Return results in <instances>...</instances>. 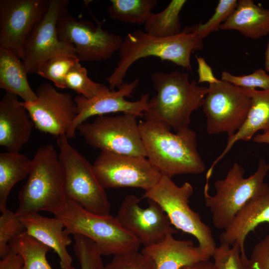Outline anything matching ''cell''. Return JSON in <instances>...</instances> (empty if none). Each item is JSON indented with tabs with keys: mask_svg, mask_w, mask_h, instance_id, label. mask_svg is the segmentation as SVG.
I'll use <instances>...</instances> for the list:
<instances>
[{
	"mask_svg": "<svg viewBox=\"0 0 269 269\" xmlns=\"http://www.w3.org/2000/svg\"><path fill=\"white\" fill-rule=\"evenodd\" d=\"M147 200L148 206L142 208L136 196H126L115 217L121 226L144 247L158 244L168 235L177 233L160 206L152 200Z\"/></svg>",
	"mask_w": 269,
	"mask_h": 269,
	"instance_id": "obj_15",
	"label": "cell"
},
{
	"mask_svg": "<svg viewBox=\"0 0 269 269\" xmlns=\"http://www.w3.org/2000/svg\"><path fill=\"white\" fill-rule=\"evenodd\" d=\"M101 24L78 19L67 11L58 20V37L74 46L80 61L106 60L119 51L124 38L103 29Z\"/></svg>",
	"mask_w": 269,
	"mask_h": 269,
	"instance_id": "obj_11",
	"label": "cell"
},
{
	"mask_svg": "<svg viewBox=\"0 0 269 269\" xmlns=\"http://www.w3.org/2000/svg\"><path fill=\"white\" fill-rule=\"evenodd\" d=\"M198 64V83H208L209 85L218 83L221 80L217 79L213 74L212 68L204 58L196 56Z\"/></svg>",
	"mask_w": 269,
	"mask_h": 269,
	"instance_id": "obj_38",
	"label": "cell"
},
{
	"mask_svg": "<svg viewBox=\"0 0 269 269\" xmlns=\"http://www.w3.org/2000/svg\"><path fill=\"white\" fill-rule=\"evenodd\" d=\"M217 269H250L249 259L241 256L240 245L221 244L215 249L212 256Z\"/></svg>",
	"mask_w": 269,
	"mask_h": 269,
	"instance_id": "obj_33",
	"label": "cell"
},
{
	"mask_svg": "<svg viewBox=\"0 0 269 269\" xmlns=\"http://www.w3.org/2000/svg\"><path fill=\"white\" fill-rule=\"evenodd\" d=\"M253 141L258 143H266L269 145V131L256 134L253 138Z\"/></svg>",
	"mask_w": 269,
	"mask_h": 269,
	"instance_id": "obj_41",
	"label": "cell"
},
{
	"mask_svg": "<svg viewBox=\"0 0 269 269\" xmlns=\"http://www.w3.org/2000/svg\"><path fill=\"white\" fill-rule=\"evenodd\" d=\"M265 71L269 72V40L265 51Z\"/></svg>",
	"mask_w": 269,
	"mask_h": 269,
	"instance_id": "obj_42",
	"label": "cell"
},
{
	"mask_svg": "<svg viewBox=\"0 0 269 269\" xmlns=\"http://www.w3.org/2000/svg\"><path fill=\"white\" fill-rule=\"evenodd\" d=\"M269 223V184L252 198L220 235L221 244L232 246L237 243L241 255L246 256L244 244L248 234L259 225Z\"/></svg>",
	"mask_w": 269,
	"mask_h": 269,
	"instance_id": "obj_19",
	"label": "cell"
},
{
	"mask_svg": "<svg viewBox=\"0 0 269 269\" xmlns=\"http://www.w3.org/2000/svg\"><path fill=\"white\" fill-rule=\"evenodd\" d=\"M69 4L68 0H50L47 11L28 37L22 59L28 74H37L42 65L53 57H77L74 46L61 41L56 29L58 20L68 11Z\"/></svg>",
	"mask_w": 269,
	"mask_h": 269,
	"instance_id": "obj_13",
	"label": "cell"
},
{
	"mask_svg": "<svg viewBox=\"0 0 269 269\" xmlns=\"http://www.w3.org/2000/svg\"><path fill=\"white\" fill-rule=\"evenodd\" d=\"M15 214L23 216L40 211L54 215L65 210L67 198L59 157L51 144L40 146L33 159L30 171L18 193Z\"/></svg>",
	"mask_w": 269,
	"mask_h": 269,
	"instance_id": "obj_4",
	"label": "cell"
},
{
	"mask_svg": "<svg viewBox=\"0 0 269 269\" xmlns=\"http://www.w3.org/2000/svg\"><path fill=\"white\" fill-rule=\"evenodd\" d=\"M150 79L156 93L149 100L145 120L162 123L176 132L189 127L191 115L202 107L208 88L178 71L154 72Z\"/></svg>",
	"mask_w": 269,
	"mask_h": 269,
	"instance_id": "obj_2",
	"label": "cell"
},
{
	"mask_svg": "<svg viewBox=\"0 0 269 269\" xmlns=\"http://www.w3.org/2000/svg\"><path fill=\"white\" fill-rule=\"evenodd\" d=\"M93 166L105 189L136 188L146 191L153 187L162 176L146 157L107 151H100Z\"/></svg>",
	"mask_w": 269,
	"mask_h": 269,
	"instance_id": "obj_12",
	"label": "cell"
},
{
	"mask_svg": "<svg viewBox=\"0 0 269 269\" xmlns=\"http://www.w3.org/2000/svg\"><path fill=\"white\" fill-rule=\"evenodd\" d=\"M193 193L192 185L188 182L178 186L171 178L162 175L151 189L145 191L142 198L156 202L176 229L193 236L198 246L211 257L216 244L211 228L202 221L198 213L189 206Z\"/></svg>",
	"mask_w": 269,
	"mask_h": 269,
	"instance_id": "obj_7",
	"label": "cell"
},
{
	"mask_svg": "<svg viewBox=\"0 0 269 269\" xmlns=\"http://www.w3.org/2000/svg\"><path fill=\"white\" fill-rule=\"evenodd\" d=\"M55 216L63 222L68 235L79 234L92 240L102 256L137 251L141 244L115 217L90 212L68 198L66 208Z\"/></svg>",
	"mask_w": 269,
	"mask_h": 269,
	"instance_id": "obj_6",
	"label": "cell"
},
{
	"mask_svg": "<svg viewBox=\"0 0 269 269\" xmlns=\"http://www.w3.org/2000/svg\"><path fill=\"white\" fill-rule=\"evenodd\" d=\"M222 30H235L250 38L256 39L269 33V8L256 4L252 0H239L226 20Z\"/></svg>",
	"mask_w": 269,
	"mask_h": 269,
	"instance_id": "obj_23",
	"label": "cell"
},
{
	"mask_svg": "<svg viewBox=\"0 0 269 269\" xmlns=\"http://www.w3.org/2000/svg\"><path fill=\"white\" fill-rule=\"evenodd\" d=\"M28 74L23 61L13 51L0 48V88L31 102L37 98L30 86Z\"/></svg>",
	"mask_w": 269,
	"mask_h": 269,
	"instance_id": "obj_24",
	"label": "cell"
},
{
	"mask_svg": "<svg viewBox=\"0 0 269 269\" xmlns=\"http://www.w3.org/2000/svg\"><path fill=\"white\" fill-rule=\"evenodd\" d=\"M240 88L251 99V106L247 119L240 130L228 138L225 148L208 170L206 175L207 179L211 177L216 165L238 141H249L260 131H269V89L258 90Z\"/></svg>",
	"mask_w": 269,
	"mask_h": 269,
	"instance_id": "obj_21",
	"label": "cell"
},
{
	"mask_svg": "<svg viewBox=\"0 0 269 269\" xmlns=\"http://www.w3.org/2000/svg\"><path fill=\"white\" fill-rule=\"evenodd\" d=\"M108 11L111 18L131 24H144L157 0H111Z\"/></svg>",
	"mask_w": 269,
	"mask_h": 269,
	"instance_id": "obj_28",
	"label": "cell"
},
{
	"mask_svg": "<svg viewBox=\"0 0 269 269\" xmlns=\"http://www.w3.org/2000/svg\"><path fill=\"white\" fill-rule=\"evenodd\" d=\"M23 265L21 256L12 250L0 261V269H20Z\"/></svg>",
	"mask_w": 269,
	"mask_h": 269,
	"instance_id": "obj_39",
	"label": "cell"
},
{
	"mask_svg": "<svg viewBox=\"0 0 269 269\" xmlns=\"http://www.w3.org/2000/svg\"><path fill=\"white\" fill-rule=\"evenodd\" d=\"M249 265L250 269H269V232L254 246Z\"/></svg>",
	"mask_w": 269,
	"mask_h": 269,
	"instance_id": "obj_37",
	"label": "cell"
},
{
	"mask_svg": "<svg viewBox=\"0 0 269 269\" xmlns=\"http://www.w3.org/2000/svg\"><path fill=\"white\" fill-rule=\"evenodd\" d=\"M238 0H220L215 12L209 20L204 23H199L191 26H185L190 32L203 39L211 33L219 30L236 8Z\"/></svg>",
	"mask_w": 269,
	"mask_h": 269,
	"instance_id": "obj_30",
	"label": "cell"
},
{
	"mask_svg": "<svg viewBox=\"0 0 269 269\" xmlns=\"http://www.w3.org/2000/svg\"><path fill=\"white\" fill-rule=\"evenodd\" d=\"M8 246L22 257L23 265L20 269H53L46 259V254L51 249L25 232L11 240Z\"/></svg>",
	"mask_w": 269,
	"mask_h": 269,
	"instance_id": "obj_27",
	"label": "cell"
},
{
	"mask_svg": "<svg viewBox=\"0 0 269 269\" xmlns=\"http://www.w3.org/2000/svg\"><path fill=\"white\" fill-rule=\"evenodd\" d=\"M78 61H80L75 57L56 56L45 62L37 74L52 81L56 87L65 89L66 76L72 67Z\"/></svg>",
	"mask_w": 269,
	"mask_h": 269,
	"instance_id": "obj_29",
	"label": "cell"
},
{
	"mask_svg": "<svg viewBox=\"0 0 269 269\" xmlns=\"http://www.w3.org/2000/svg\"><path fill=\"white\" fill-rule=\"evenodd\" d=\"M35 93L34 101L21 102L35 128L57 137L66 135L77 116L74 98L69 93L58 91L48 83L40 84Z\"/></svg>",
	"mask_w": 269,
	"mask_h": 269,
	"instance_id": "obj_14",
	"label": "cell"
},
{
	"mask_svg": "<svg viewBox=\"0 0 269 269\" xmlns=\"http://www.w3.org/2000/svg\"><path fill=\"white\" fill-rule=\"evenodd\" d=\"M141 252L154 261L156 269H180L198 261L209 260V256L190 240H177L168 235L160 243L144 247Z\"/></svg>",
	"mask_w": 269,
	"mask_h": 269,
	"instance_id": "obj_22",
	"label": "cell"
},
{
	"mask_svg": "<svg viewBox=\"0 0 269 269\" xmlns=\"http://www.w3.org/2000/svg\"><path fill=\"white\" fill-rule=\"evenodd\" d=\"M32 159L23 154L8 151L0 153V211L7 209L8 196L13 187L28 176Z\"/></svg>",
	"mask_w": 269,
	"mask_h": 269,
	"instance_id": "obj_25",
	"label": "cell"
},
{
	"mask_svg": "<svg viewBox=\"0 0 269 269\" xmlns=\"http://www.w3.org/2000/svg\"><path fill=\"white\" fill-rule=\"evenodd\" d=\"M221 80L242 88L269 89V75L262 69H257L249 75L243 76L234 75L224 71L222 73Z\"/></svg>",
	"mask_w": 269,
	"mask_h": 269,
	"instance_id": "obj_36",
	"label": "cell"
},
{
	"mask_svg": "<svg viewBox=\"0 0 269 269\" xmlns=\"http://www.w3.org/2000/svg\"><path fill=\"white\" fill-rule=\"evenodd\" d=\"M25 232L53 250L60 259L61 269H71L73 259L67 247L72 240L65 231L63 222L56 217H44L39 213L20 216Z\"/></svg>",
	"mask_w": 269,
	"mask_h": 269,
	"instance_id": "obj_20",
	"label": "cell"
},
{
	"mask_svg": "<svg viewBox=\"0 0 269 269\" xmlns=\"http://www.w3.org/2000/svg\"><path fill=\"white\" fill-rule=\"evenodd\" d=\"M73 235L75 241L73 249L81 269H103L102 255L96 244L84 235Z\"/></svg>",
	"mask_w": 269,
	"mask_h": 269,
	"instance_id": "obj_32",
	"label": "cell"
},
{
	"mask_svg": "<svg viewBox=\"0 0 269 269\" xmlns=\"http://www.w3.org/2000/svg\"><path fill=\"white\" fill-rule=\"evenodd\" d=\"M202 105L209 134L233 136L245 123L251 106V98L240 87L222 81L209 85Z\"/></svg>",
	"mask_w": 269,
	"mask_h": 269,
	"instance_id": "obj_10",
	"label": "cell"
},
{
	"mask_svg": "<svg viewBox=\"0 0 269 269\" xmlns=\"http://www.w3.org/2000/svg\"><path fill=\"white\" fill-rule=\"evenodd\" d=\"M187 1L172 0L158 13L151 12L144 23L145 32L157 37H168L181 33L179 14Z\"/></svg>",
	"mask_w": 269,
	"mask_h": 269,
	"instance_id": "obj_26",
	"label": "cell"
},
{
	"mask_svg": "<svg viewBox=\"0 0 269 269\" xmlns=\"http://www.w3.org/2000/svg\"><path fill=\"white\" fill-rule=\"evenodd\" d=\"M34 126L15 94L5 92L0 101V145L17 153L29 141Z\"/></svg>",
	"mask_w": 269,
	"mask_h": 269,
	"instance_id": "obj_18",
	"label": "cell"
},
{
	"mask_svg": "<svg viewBox=\"0 0 269 269\" xmlns=\"http://www.w3.org/2000/svg\"><path fill=\"white\" fill-rule=\"evenodd\" d=\"M103 269H156L155 263L149 256L134 251L114 256Z\"/></svg>",
	"mask_w": 269,
	"mask_h": 269,
	"instance_id": "obj_35",
	"label": "cell"
},
{
	"mask_svg": "<svg viewBox=\"0 0 269 269\" xmlns=\"http://www.w3.org/2000/svg\"><path fill=\"white\" fill-rule=\"evenodd\" d=\"M146 157L162 175L171 178L181 174H200L205 164L197 149L196 133L189 127L173 133L158 122L138 123Z\"/></svg>",
	"mask_w": 269,
	"mask_h": 269,
	"instance_id": "obj_1",
	"label": "cell"
},
{
	"mask_svg": "<svg viewBox=\"0 0 269 269\" xmlns=\"http://www.w3.org/2000/svg\"><path fill=\"white\" fill-rule=\"evenodd\" d=\"M269 171V163L260 158L257 170L248 177L240 164L233 163L226 176L215 181V193H209V182H206L204 196L206 206L212 214L214 226L225 230L235 216L252 198L268 185L265 179Z\"/></svg>",
	"mask_w": 269,
	"mask_h": 269,
	"instance_id": "obj_5",
	"label": "cell"
},
{
	"mask_svg": "<svg viewBox=\"0 0 269 269\" xmlns=\"http://www.w3.org/2000/svg\"><path fill=\"white\" fill-rule=\"evenodd\" d=\"M203 48V39L185 27L181 33L168 37L151 36L141 30L128 33L118 51L119 60L107 79L109 88L115 90L124 83L131 66L136 61L149 56L167 60L188 70H191L190 57L193 51Z\"/></svg>",
	"mask_w": 269,
	"mask_h": 269,
	"instance_id": "obj_3",
	"label": "cell"
},
{
	"mask_svg": "<svg viewBox=\"0 0 269 269\" xmlns=\"http://www.w3.org/2000/svg\"><path fill=\"white\" fill-rule=\"evenodd\" d=\"M57 143L67 198L90 212L110 214V202L93 165L70 144L66 135L57 137Z\"/></svg>",
	"mask_w": 269,
	"mask_h": 269,
	"instance_id": "obj_8",
	"label": "cell"
},
{
	"mask_svg": "<svg viewBox=\"0 0 269 269\" xmlns=\"http://www.w3.org/2000/svg\"><path fill=\"white\" fill-rule=\"evenodd\" d=\"M137 117L129 114L97 116L77 130L87 144L101 151L134 157H146Z\"/></svg>",
	"mask_w": 269,
	"mask_h": 269,
	"instance_id": "obj_9",
	"label": "cell"
},
{
	"mask_svg": "<svg viewBox=\"0 0 269 269\" xmlns=\"http://www.w3.org/2000/svg\"><path fill=\"white\" fill-rule=\"evenodd\" d=\"M180 269H217L213 262L209 260H202L185 266Z\"/></svg>",
	"mask_w": 269,
	"mask_h": 269,
	"instance_id": "obj_40",
	"label": "cell"
},
{
	"mask_svg": "<svg viewBox=\"0 0 269 269\" xmlns=\"http://www.w3.org/2000/svg\"><path fill=\"white\" fill-rule=\"evenodd\" d=\"M50 0H0V48L23 59L26 41L47 11Z\"/></svg>",
	"mask_w": 269,
	"mask_h": 269,
	"instance_id": "obj_17",
	"label": "cell"
},
{
	"mask_svg": "<svg viewBox=\"0 0 269 269\" xmlns=\"http://www.w3.org/2000/svg\"><path fill=\"white\" fill-rule=\"evenodd\" d=\"M138 83V79L130 83L124 82L117 91L111 90L103 84L99 93L91 99L79 95L75 96L74 100L77 106V116L66 135L67 138H73L78 126L93 116L122 113L143 117L150 99L149 95L142 94L139 100L134 102L125 99L131 97Z\"/></svg>",
	"mask_w": 269,
	"mask_h": 269,
	"instance_id": "obj_16",
	"label": "cell"
},
{
	"mask_svg": "<svg viewBox=\"0 0 269 269\" xmlns=\"http://www.w3.org/2000/svg\"><path fill=\"white\" fill-rule=\"evenodd\" d=\"M0 216V257H5L10 251L9 241L25 232L20 216L8 209L2 211Z\"/></svg>",
	"mask_w": 269,
	"mask_h": 269,
	"instance_id": "obj_34",
	"label": "cell"
},
{
	"mask_svg": "<svg viewBox=\"0 0 269 269\" xmlns=\"http://www.w3.org/2000/svg\"><path fill=\"white\" fill-rule=\"evenodd\" d=\"M65 82L66 88L75 91L87 99L96 96L103 85L92 81L88 76L87 69L81 65L80 61L76 62L70 69Z\"/></svg>",
	"mask_w": 269,
	"mask_h": 269,
	"instance_id": "obj_31",
	"label": "cell"
}]
</instances>
